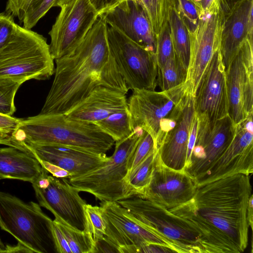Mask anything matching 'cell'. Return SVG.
<instances>
[{
    "label": "cell",
    "instance_id": "obj_1",
    "mask_svg": "<svg viewBox=\"0 0 253 253\" xmlns=\"http://www.w3.org/2000/svg\"><path fill=\"white\" fill-rule=\"evenodd\" d=\"M252 195L250 174L238 173L197 186L190 201L168 210L192 224L204 253H242Z\"/></svg>",
    "mask_w": 253,
    "mask_h": 253
},
{
    "label": "cell",
    "instance_id": "obj_2",
    "mask_svg": "<svg viewBox=\"0 0 253 253\" xmlns=\"http://www.w3.org/2000/svg\"><path fill=\"white\" fill-rule=\"evenodd\" d=\"M107 27L99 16L77 46L55 60L54 78L40 114H66L99 85L127 94L128 89L109 49Z\"/></svg>",
    "mask_w": 253,
    "mask_h": 253
},
{
    "label": "cell",
    "instance_id": "obj_3",
    "mask_svg": "<svg viewBox=\"0 0 253 253\" xmlns=\"http://www.w3.org/2000/svg\"><path fill=\"white\" fill-rule=\"evenodd\" d=\"M115 142L93 123L72 119L65 114H39L21 119L8 146L22 151L31 145L59 144L106 154Z\"/></svg>",
    "mask_w": 253,
    "mask_h": 253
},
{
    "label": "cell",
    "instance_id": "obj_4",
    "mask_svg": "<svg viewBox=\"0 0 253 253\" xmlns=\"http://www.w3.org/2000/svg\"><path fill=\"white\" fill-rule=\"evenodd\" d=\"M46 39L17 25L13 34L0 49V78L22 84L29 80H46L55 71Z\"/></svg>",
    "mask_w": 253,
    "mask_h": 253
},
{
    "label": "cell",
    "instance_id": "obj_5",
    "mask_svg": "<svg viewBox=\"0 0 253 253\" xmlns=\"http://www.w3.org/2000/svg\"><path fill=\"white\" fill-rule=\"evenodd\" d=\"M52 221L39 204L0 191V228L33 253H57Z\"/></svg>",
    "mask_w": 253,
    "mask_h": 253
},
{
    "label": "cell",
    "instance_id": "obj_6",
    "mask_svg": "<svg viewBox=\"0 0 253 253\" xmlns=\"http://www.w3.org/2000/svg\"><path fill=\"white\" fill-rule=\"evenodd\" d=\"M143 131L135 127L129 135L116 141L114 153L103 165L82 175L71 177L70 183L80 192L91 194L101 202L131 198L126 178L129 162Z\"/></svg>",
    "mask_w": 253,
    "mask_h": 253
},
{
    "label": "cell",
    "instance_id": "obj_7",
    "mask_svg": "<svg viewBox=\"0 0 253 253\" xmlns=\"http://www.w3.org/2000/svg\"><path fill=\"white\" fill-rule=\"evenodd\" d=\"M132 91L127 101L132 126L148 132L157 150L173 117L189 94L186 86L184 83L160 91L145 89Z\"/></svg>",
    "mask_w": 253,
    "mask_h": 253
},
{
    "label": "cell",
    "instance_id": "obj_8",
    "mask_svg": "<svg viewBox=\"0 0 253 253\" xmlns=\"http://www.w3.org/2000/svg\"><path fill=\"white\" fill-rule=\"evenodd\" d=\"M117 202L150 231L175 245L180 253H204L192 224L163 206L137 196Z\"/></svg>",
    "mask_w": 253,
    "mask_h": 253
},
{
    "label": "cell",
    "instance_id": "obj_9",
    "mask_svg": "<svg viewBox=\"0 0 253 253\" xmlns=\"http://www.w3.org/2000/svg\"><path fill=\"white\" fill-rule=\"evenodd\" d=\"M107 34L110 51L128 90H155L158 74L156 54L113 27L108 25Z\"/></svg>",
    "mask_w": 253,
    "mask_h": 253
},
{
    "label": "cell",
    "instance_id": "obj_10",
    "mask_svg": "<svg viewBox=\"0 0 253 253\" xmlns=\"http://www.w3.org/2000/svg\"><path fill=\"white\" fill-rule=\"evenodd\" d=\"M106 224L105 239L121 253H141L149 244H157L180 253L177 248L150 231L117 202H101Z\"/></svg>",
    "mask_w": 253,
    "mask_h": 253
},
{
    "label": "cell",
    "instance_id": "obj_11",
    "mask_svg": "<svg viewBox=\"0 0 253 253\" xmlns=\"http://www.w3.org/2000/svg\"><path fill=\"white\" fill-rule=\"evenodd\" d=\"M48 173L42 167L41 174L31 183L39 204L49 211L55 218L84 231V206L86 202L80 196V191L67 178H57Z\"/></svg>",
    "mask_w": 253,
    "mask_h": 253
},
{
    "label": "cell",
    "instance_id": "obj_12",
    "mask_svg": "<svg viewBox=\"0 0 253 253\" xmlns=\"http://www.w3.org/2000/svg\"><path fill=\"white\" fill-rule=\"evenodd\" d=\"M60 8L48 33L50 51L54 60L77 46L99 17L88 0H71Z\"/></svg>",
    "mask_w": 253,
    "mask_h": 253
},
{
    "label": "cell",
    "instance_id": "obj_13",
    "mask_svg": "<svg viewBox=\"0 0 253 253\" xmlns=\"http://www.w3.org/2000/svg\"><path fill=\"white\" fill-rule=\"evenodd\" d=\"M236 125L228 115L215 122L199 123L190 161L185 171L199 185L232 142Z\"/></svg>",
    "mask_w": 253,
    "mask_h": 253
},
{
    "label": "cell",
    "instance_id": "obj_14",
    "mask_svg": "<svg viewBox=\"0 0 253 253\" xmlns=\"http://www.w3.org/2000/svg\"><path fill=\"white\" fill-rule=\"evenodd\" d=\"M223 18L222 9L206 13L193 31L188 30L190 58L184 84L188 93L194 97L214 53L219 48Z\"/></svg>",
    "mask_w": 253,
    "mask_h": 253
},
{
    "label": "cell",
    "instance_id": "obj_15",
    "mask_svg": "<svg viewBox=\"0 0 253 253\" xmlns=\"http://www.w3.org/2000/svg\"><path fill=\"white\" fill-rule=\"evenodd\" d=\"M253 38H248L225 69L228 115L235 125L253 114Z\"/></svg>",
    "mask_w": 253,
    "mask_h": 253
},
{
    "label": "cell",
    "instance_id": "obj_16",
    "mask_svg": "<svg viewBox=\"0 0 253 253\" xmlns=\"http://www.w3.org/2000/svg\"><path fill=\"white\" fill-rule=\"evenodd\" d=\"M194 109L200 123L213 122L228 115L225 70L219 48L200 81L194 97Z\"/></svg>",
    "mask_w": 253,
    "mask_h": 253
},
{
    "label": "cell",
    "instance_id": "obj_17",
    "mask_svg": "<svg viewBox=\"0 0 253 253\" xmlns=\"http://www.w3.org/2000/svg\"><path fill=\"white\" fill-rule=\"evenodd\" d=\"M197 187L195 180L185 171L164 165L157 151L150 183L137 196L169 209L190 201Z\"/></svg>",
    "mask_w": 253,
    "mask_h": 253
},
{
    "label": "cell",
    "instance_id": "obj_18",
    "mask_svg": "<svg viewBox=\"0 0 253 253\" xmlns=\"http://www.w3.org/2000/svg\"><path fill=\"white\" fill-rule=\"evenodd\" d=\"M253 139L252 116L236 125L235 135L230 144L198 186L238 173H252Z\"/></svg>",
    "mask_w": 253,
    "mask_h": 253
},
{
    "label": "cell",
    "instance_id": "obj_19",
    "mask_svg": "<svg viewBox=\"0 0 253 253\" xmlns=\"http://www.w3.org/2000/svg\"><path fill=\"white\" fill-rule=\"evenodd\" d=\"M113 27L147 51L156 54L157 37L139 2L123 0L100 16Z\"/></svg>",
    "mask_w": 253,
    "mask_h": 253
},
{
    "label": "cell",
    "instance_id": "obj_20",
    "mask_svg": "<svg viewBox=\"0 0 253 253\" xmlns=\"http://www.w3.org/2000/svg\"><path fill=\"white\" fill-rule=\"evenodd\" d=\"M22 151L64 169L71 177L85 173L109 159L106 154L59 144L31 145L24 147Z\"/></svg>",
    "mask_w": 253,
    "mask_h": 253
},
{
    "label": "cell",
    "instance_id": "obj_21",
    "mask_svg": "<svg viewBox=\"0 0 253 253\" xmlns=\"http://www.w3.org/2000/svg\"><path fill=\"white\" fill-rule=\"evenodd\" d=\"M195 115L194 97L188 94L174 126L165 133L157 149L165 166L185 171L189 133Z\"/></svg>",
    "mask_w": 253,
    "mask_h": 253
},
{
    "label": "cell",
    "instance_id": "obj_22",
    "mask_svg": "<svg viewBox=\"0 0 253 253\" xmlns=\"http://www.w3.org/2000/svg\"><path fill=\"white\" fill-rule=\"evenodd\" d=\"M253 0H243L224 13L219 51L225 70L248 38H253Z\"/></svg>",
    "mask_w": 253,
    "mask_h": 253
},
{
    "label": "cell",
    "instance_id": "obj_23",
    "mask_svg": "<svg viewBox=\"0 0 253 253\" xmlns=\"http://www.w3.org/2000/svg\"><path fill=\"white\" fill-rule=\"evenodd\" d=\"M126 94L119 90L99 85L65 115L72 119L94 123L127 107Z\"/></svg>",
    "mask_w": 253,
    "mask_h": 253
},
{
    "label": "cell",
    "instance_id": "obj_24",
    "mask_svg": "<svg viewBox=\"0 0 253 253\" xmlns=\"http://www.w3.org/2000/svg\"><path fill=\"white\" fill-rule=\"evenodd\" d=\"M42 167L33 156L13 147L0 148V177L32 183Z\"/></svg>",
    "mask_w": 253,
    "mask_h": 253
},
{
    "label": "cell",
    "instance_id": "obj_25",
    "mask_svg": "<svg viewBox=\"0 0 253 253\" xmlns=\"http://www.w3.org/2000/svg\"><path fill=\"white\" fill-rule=\"evenodd\" d=\"M58 0H7L5 11L17 17L28 30L36 26Z\"/></svg>",
    "mask_w": 253,
    "mask_h": 253
},
{
    "label": "cell",
    "instance_id": "obj_26",
    "mask_svg": "<svg viewBox=\"0 0 253 253\" xmlns=\"http://www.w3.org/2000/svg\"><path fill=\"white\" fill-rule=\"evenodd\" d=\"M168 21L174 55L187 71L190 58L189 35L187 26L178 9L176 0L171 1Z\"/></svg>",
    "mask_w": 253,
    "mask_h": 253
},
{
    "label": "cell",
    "instance_id": "obj_27",
    "mask_svg": "<svg viewBox=\"0 0 253 253\" xmlns=\"http://www.w3.org/2000/svg\"><path fill=\"white\" fill-rule=\"evenodd\" d=\"M94 123L112 137L115 142L126 137L134 129L128 107Z\"/></svg>",
    "mask_w": 253,
    "mask_h": 253
},
{
    "label": "cell",
    "instance_id": "obj_28",
    "mask_svg": "<svg viewBox=\"0 0 253 253\" xmlns=\"http://www.w3.org/2000/svg\"><path fill=\"white\" fill-rule=\"evenodd\" d=\"M157 150L154 149L126 178L131 198L140 194L151 179Z\"/></svg>",
    "mask_w": 253,
    "mask_h": 253
},
{
    "label": "cell",
    "instance_id": "obj_29",
    "mask_svg": "<svg viewBox=\"0 0 253 253\" xmlns=\"http://www.w3.org/2000/svg\"><path fill=\"white\" fill-rule=\"evenodd\" d=\"M187 72L174 54L162 67L158 68L157 85L162 91L177 86L185 83Z\"/></svg>",
    "mask_w": 253,
    "mask_h": 253
},
{
    "label": "cell",
    "instance_id": "obj_30",
    "mask_svg": "<svg viewBox=\"0 0 253 253\" xmlns=\"http://www.w3.org/2000/svg\"><path fill=\"white\" fill-rule=\"evenodd\" d=\"M53 221L64 235L72 253H94L95 243L89 234L71 227L60 219Z\"/></svg>",
    "mask_w": 253,
    "mask_h": 253
},
{
    "label": "cell",
    "instance_id": "obj_31",
    "mask_svg": "<svg viewBox=\"0 0 253 253\" xmlns=\"http://www.w3.org/2000/svg\"><path fill=\"white\" fill-rule=\"evenodd\" d=\"M172 0H138L144 10L156 35L168 20Z\"/></svg>",
    "mask_w": 253,
    "mask_h": 253
},
{
    "label": "cell",
    "instance_id": "obj_32",
    "mask_svg": "<svg viewBox=\"0 0 253 253\" xmlns=\"http://www.w3.org/2000/svg\"><path fill=\"white\" fill-rule=\"evenodd\" d=\"M85 228L95 243L105 237L106 224L101 207L85 204L84 206Z\"/></svg>",
    "mask_w": 253,
    "mask_h": 253
},
{
    "label": "cell",
    "instance_id": "obj_33",
    "mask_svg": "<svg viewBox=\"0 0 253 253\" xmlns=\"http://www.w3.org/2000/svg\"><path fill=\"white\" fill-rule=\"evenodd\" d=\"M22 84L12 79L0 78V113L11 116L15 113V94Z\"/></svg>",
    "mask_w": 253,
    "mask_h": 253
},
{
    "label": "cell",
    "instance_id": "obj_34",
    "mask_svg": "<svg viewBox=\"0 0 253 253\" xmlns=\"http://www.w3.org/2000/svg\"><path fill=\"white\" fill-rule=\"evenodd\" d=\"M169 26L168 20L162 26L157 36L156 55L158 68L162 67L167 60L174 55Z\"/></svg>",
    "mask_w": 253,
    "mask_h": 253
},
{
    "label": "cell",
    "instance_id": "obj_35",
    "mask_svg": "<svg viewBox=\"0 0 253 253\" xmlns=\"http://www.w3.org/2000/svg\"><path fill=\"white\" fill-rule=\"evenodd\" d=\"M154 149H155L153 138L148 132L144 130L142 137L129 162L127 176Z\"/></svg>",
    "mask_w": 253,
    "mask_h": 253
},
{
    "label": "cell",
    "instance_id": "obj_36",
    "mask_svg": "<svg viewBox=\"0 0 253 253\" xmlns=\"http://www.w3.org/2000/svg\"><path fill=\"white\" fill-rule=\"evenodd\" d=\"M179 11L189 31H193L199 20L196 6L189 0H176Z\"/></svg>",
    "mask_w": 253,
    "mask_h": 253
},
{
    "label": "cell",
    "instance_id": "obj_37",
    "mask_svg": "<svg viewBox=\"0 0 253 253\" xmlns=\"http://www.w3.org/2000/svg\"><path fill=\"white\" fill-rule=\"evenodd\" d=\"M21 119L0 113V144L8 145Z\"/></svg>",
    "mask_w": 253,
    "mask_h": 253
},
{
    "label": "cell",
    "instance_id": "obj_38",
    "mask_svg": "<svg viewBox=\"0 0 253 253\" xmlns=\"http://www.w3.org/2000/svg\"><path fill=\"white\" fill-rule=\"evenodd\" d=\"M17 26L12 15L5 11L0 13V49L9 40Z\"/></svg>",
    "mask_w": 253,
    "mask_h": 253
},
{
    "label": "cell",
    "instance_id": "obj_39",
    "mask_svg": "<svg viewBox=\"0 0 253 253\" xmlns=\"http://www.w3.org/2000/svg\"><path fill=\"white\" fill-rule=\"evenodd\" d=\"M52 229L57 253H72L64 235L53 220L52 221Z\"/></svg>",
    "mask_w": 253,
    "mask_h": 253
},
{
    "label": "cell",
    "instance_id": "obj_40",
    "mask_svg": "<svg viewBox=\"0 0 253 253\" xmlns=\"http://www.w3.org/2000/svg\"><path fill=\"white\" fill-rule=\"evenodd\" d=\"M34 157L39 161L41 166L52 176L59 178H69L71 176V174L64 169L38 157Z\"/></svg>",
    "mask_w": 253,
    "mask_h": 253
},
{
    "label": "cell",
    "instance_id": "obj_41",
    "mask_svg": "<svg viewBox=\"0 0 253 253\" xmlns=\"http://www.w3.org/2000/svg\"><path fill=\"white\" fill-rule=\"evenodd\" d=\"M198 126L199 121L195 113L189 135L186 163L185 169L188 166L190 163L192 149L194 146L197 135Z\"/></svg>",
    "mask_w": 253,
    "mask_h": 253
},
{
    "label": "cell",
    "instance_id": "obj_42",
    "mask_svg": "<svg viewBox=\"0 0 253 253\" xmlns=\"http://www.w3.org/2000/svg\"><path fill=\"white\" fill-rule=\"evenodd\" d=\"M100 16L123 0H88Z\"/></svg>",
    "mask_w": 253,
    "mask_h": 253
},
{
    "label": "cell",
    "instance_id": "obj_43",
    "mask_svg": "<svg viewBox=\"0 0 253 253\" xmlns=\"http://www.w3.org/2000/svg\"><path fill=\"white\" fill-rule=\"evenodd\" d=\"M221 0H203L199 12V18L205 13H211L221 9Z\"/></svg>",
    "mask_w": 253,
    "mask_h": 253
},
{
    "label": "cell",
    "instance_id": "obj_44",
    "mask_svg": "<svg viewBox=\"0 0 253 253\" xmlns=\"http://www.w3.org/2000/svg\"><path fill=\"white\" fill-rule=\"evenodd\" d=\"M32 253V251L29 249L18 243L17 245H6L4 248H0V253Z\"/></svg>",
    "mask_w": 253,
    "mask_h": 253
},
{
    "label": "cell",
    "instance_id": "obj_45",
    "mask_svg": "<svg viewBox=\"0 0 253 253\" xmlns=\"http://www.w3.org/2000/svg\"><path fill=\"white\" fill-rule=\"evenodd\" d=\"M243 0H221V8L224 13L228 11L233 6Z\"/></svg>",
    "mask_w": 253,
    "mask_h": 253
},
{
    "label": "cell",
    "instance_id": "obj_46",
    "mask_svg": "<svg viewBox=\"0 0 253 253\" xmlns=\"http://www.w3.org/2000/svg\"><path fill=\"white\" fill-rule=\"evenodd\" d=\"M253 195L251 196L248 206V222L249 227L253 229Z\"/></svg>",
    "mask_w": 253,
    "mask_h": 253
},
{
    "label": "cell",
    "instance_id": "obj_47",
    "mask_svg": "<svg viewBox=\"0 0 253 253\" xmlns=\"http://www.w3.org/2000/svg\"><path fill=\"white\" fill-rule=\"evenodd\" d=\"M191 2H192L197 7L198 12H199L200 9V6L201 2H202L203 0H189Z\"/></svg>",
    "mask_w": 253,
    "mask_h": 253
},
{
    "label": "cell",
    "instance_id": "obj_48",
    "mask_svg": "<svg viewBox=\"0 0 253 253\" xmlns=\"http://www.w3.org/2000/svg\"><path fill=\"white\" fill-rule=\"evenodd\" d=\"M71 0H58L56 6L60 7L62 5L68 3Z\"/></svg>",
    "mask_w": 253,
    "mask_h": 253
},
{
    "label": "cell",
    "instance_id": "obj_49",
    "mask_svg": "<svg viewBox=\"0 0 253 253\" xmlns=\"http://www.w3.org/2000/svg\"><path fill=\"white\" fill-rule=\"evenodd\" d=\"M0 248H5V246H4V245L1 240V239L0 238Z\"/></svg>",
    "mask_w": 253,
    "mask_h": 253
},
{
    "label": "cell",
    "instance_id": "obj_50",
    "mask_svg": "<svg viewBox=\"0 0 253 253\" xmlns=\"http://www.w3.org/2000/svg\"><path fill=\"white\" fill-rule=\"evenodd\" d=\"M0 179H2L1 177H0Z\"/></svg>",
    "mask_w": 253,
    "mask_h": 253
},
{
    "label": "cell",
    "instance_id": "obj_51",
    "mask_svg": "<svg viewBox=\"0 0 253 253\" xmlns=\"http://www.w3.org/2000/svg\"><path fill=\"white\" fill-rule=\"evenodd\" d=\"M136 0V1H138V0Z\"/></svg>",
    "mask_w": 253,
    "mask_h": 253
}]
</instances>
